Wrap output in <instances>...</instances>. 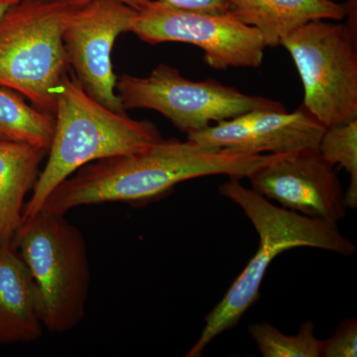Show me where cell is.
I'll return each mask as SVG.
<instances>
[{"instance_id":"5","label":"cell","mask_w":357,"mask_h":357,"mask_svg":"<svg viewBox=\"0 0 357 357\" xmlns=\"http://www.w3.org/2000/svg\"><path fill=\"white\" fill-rule=\"evenodd\" d=\"M13 243L29 269L45 328L63 333L83 321L91 271L86 241L65 215L41 210L22 220Z\"/></svg>"},{"instance_id":"3","label":"cell","mask_w":357,"mask_h":357,"mask_svg":"<svg viewBox=\"0 0 357 357\" xmlns=\"http://www.w3.org/2000/svg\"><path fill=\"white\" fill-rule=\"evenodd\" d=\"M162 139L151 121H137L103 107L75 77L68 76L58 89L48 160L25 204L23 220L36 215L54 190L82 167L98 160L139 153Z\"/></svg>"},{"instance_id":"7","label":"cell","mask_w":357,"mask_h":357,"mask_svg":"<svg viewBox=\"0 0 357 357\" xmlns=\"http://www.w3.org/2000/svg\"><path fill=\"white\" fill-rule=\"evenodd\" d=\"M115 89L126 112L155 110L187 136L252 110L286 109L278 100L246 95L217 79H185L167 64H159L147 77H117Z\"/></svg>"},{"instance_id":"19","label":"cell","mask_w":357,"mask_h":357,"mask_svg":"<svg viewBox=\"0 0 357 357\" xmlns=\"http://www.w3.org/2000/svg\"><path fill=\"white\" fill-rule=\"evenodd\" d=\"M164 3L195 13H222L229 11L227 0H160Z\"/></svg>"},{"instance_id":"22","label":"cell","mask_w":357,"mask_h":357,"mask_svg":"<svg viewBox=\"0 0 357 357\" xmlns=\"http://www.w3.org/2000/svg\"><path fill=\"white\" fill-rule=\"evenodd\" d=\"M20 0H0V20H1L2 16L6 13V11L10 8L11 6H13L14 4L17 3Z\"/></svg>"},{"instance_id":"6","label":"cell","mask_w":357,"mask_h":357,"mask_svg":"<svg viewBox=\"0 0 357 357\" xmlns=\"http://www.w3.org/2000/svg\"><path fill=\"white\" fill-rule=\"evenodd\" d=\"M283 46L299 73L302 107L331 128L357 119V38L335 21L306 23L288 35Z\"/></svg>"},{"instance_id":"16","label":"cell","mask_w":357,"mask_h":357,"mask_svg":"<svg viewBox=\"0 0 357 357\" xmlns=\"http://www.w3.org/2000/svg\"><path fill=\"white\" fill-rule=\"evenodd\" d=\"M249 333L264 357H321L323 340L314 335V324L305 321L295 335H284L271 324L249 326Z\"/></svg>"},{"instance_id":"4","label":"cell","mask_w":357,"mask_h":357,"mask_svg":"<svg viewBox=\"0 0 357 357\" xmlns=\"http://www.w3.org/2000/svg\"><path fill=\"white\" fill-rule=\"evenodd\" d=\"M79 4L20 0L0 20V86L54 116L58 89L70 69L63 32Z\"/></svg>"},{"instance_id":"17","label":"cell","mask_w":357,"mask_h":357,"mask_svg":"<svg viewBox=\"0 0 357 357\" xmlns=\"http://www.w3.org/2000/svg\"><path fill=\"white\" fill-rule=\"evenodd\" d=\"M319 153L326 162L344 169L351 182L344 195L347 208L357 206V119L344 126L326 128L319 141Z\"/></svg>"},{"instance_id":"21","label":"cell","mask_w":357,"mask_h":357,"mask_svg":"<svg viewBox=\"0 0 357 357\" xmlns=\"http://www.w3.org/2000/svg\"><path fill=\"white\" fill-rule=\"evenodd\" d=\"M62 1L75 2V3L84 4L89 2L96 1V0H62ZM110 1H116L119 3L126 4L131 8L135 9L136 11L142 8L149 0H110Z\"/></svg>"},{"instance_id":"8","label":"cell","mask_w":357,"mask_h":357,"mask_svg":"<svg viewBox=\"0 0 357 357\" xmlns=\"http://www.w3.org/2000/svg\"><path fill=\"white\" fill-rule=\"evenodd\" d=\"M129 32L148 44L177 42L199 47L206 64L215 70L260 67L266 49L260 32L229 11L195 13L160 0H149L136 11Z\"/></svg>"},{"instance_id":"9","label":"cell","mask_w":357,"mask_h":357,"mask_svg":"<svg viewBox=\"0 0 357 357\" xmlns=\"http://www.w3.org/2000/svg\"><path fill=\"white\" fill-rule=\"evenodd\" d=\"M135 9L110 0L79 4L66 22L63 40L75 79L91 98L126 114L116 93L112 53L115 40L129 32Z\"/></svg>"},{"instance_id":"11","label":"cell","mask_w":357,"mask_h":357,"mask_svg":"<svg viewBox=\"0 0 357 357\" xmlns=\"http://www.w3.org/2000/svg\"><path fill=\"white\" fill-rule=\"evenodd\" d=\"M326 128L304 107L287 110L256 109L213 124L188 139L204 147L234 153L288 154L318 149Z\"/></svg>"},{"instance_id":"13","label":"cell","mask_w":357,"mask_h":357,"mask_svg":"<svg viewBox=\"0 0 357 357\" xmlns=\"http://www.w3.org/2000/svg\"><path fill=\"white\" fill-rule=\"evenodd\" d=\"M229 13L255 28L266 47L280 46L297 28L316 20H344V4L333 0H227Z\"/></svg>"},{"instance_id":"14","label":"cell","mask_w":357,"mask_h":357,"mask_svg":"<svg viewBox=\"0 0 357 357\" xmlns=\"http://www.w3.org/2000/svg\"><path fill=\"white\" fill-rule=\"evenodd\" d=\"M47 154L28 143L0 140V246L13 243L22 223L26 195L34 189Z\"/></svg>"},{"instance_id":"1","label":"cell","mask_w":357,"mask_h":357,"mask_svg":"<svg viewBox=\"0 0 357 357\" xmlns=\"http://www.w3.org/2000/svg\"><path fill=\"white\" fill-rule=\"evenodd\" d=\"M275 155L239 154L204 147L191 139H162L139 153L82 167L54 190L41 210L66 215L73 208L91 204L137 206L161 198L192 178H248Z\"/></svg>"},{"instance_id":"15","label":"cell","mask_w":357,"mask_h":357,"mask_svg":"<svg viewBox=\"0 0 357 357\" xmlns=\"http://www.w3.org/2000/svg\"><path fill=\"white\" fill-rule=\"evenodd\" d=\"M55 116L28 105L20 93L0 86V140L28 143L48 151Z\"/></svg>"},{"instance_id":"18","label":"cell","mask_w":357,"mask_h":357,"mask_svg":"<svg viewBox=\"0 0 357 357\" xmlns=\"http://www.w3.org/2000/svg\"><path fill=\"white\" fill-rule=\"evenodd\" d=\"M357 356V321L349 319L342 324L332 337L323 340L321 356L356 357Z\"/></svg>"},{"instance_id":"2","label":"cell","mask_w":357,"mask_h":357,"mask_svg":"<svg viewBox=\"0 0 357 357\" xmlns=\"http://www.w3.org/2000/svg\"><path fill=\"white\" fill-rule=\"evenodd\" d=\"M218 191L241 206L248 215L259 236V246L222 299L206 316L201 335L185 354L187 357L201 356L218 335L239 323L259 298L268 267L282 252L297 248H312L351 255L356 249L349 239L342 236L335 223L279 208L252 189L244 187L239 178L229 177Z\"/></svg>"},{"instance_id":"12","label":"cell","mask_w":357,"mask_h":357,"mask_svg":"<svg viewBox=\"0 0 357 357\" xmlns=\"http://www.w3.org/2000/svg\"><path fill=\"white\" fill-rule=\"evenodd\" d=\"M43 328L32 275L14 244H4L0 246V344L35 342Z\"/></svg>"},{"instance_id":"20","label":"cell","mask_w":357,"mask_h":357,"mask_svg":"<svg viewBox=\"0 0 357 357\" xmlns=\"http://www.w3.org/2000/svg\"><path fill=\"white\" fill-rule=\"evenodd\" d=\"M344 20L345 27L357 38V0H345Z\"/></svg>"},{"instance_id":"10","label":"cell","mask_w":357,"mask_h":357,"mask_svg":"<svg viewBox=\"0 0 357 357\" xmlns=\"http://www.w3.org/2000/svg\"><path fill=\"white\" fill-rule=\"evenodd\" d=\"M248 178L253 191L287 210L335 225L347 215L335 167L314 148L275 155Z\"/></svg>"}]
</instances>
